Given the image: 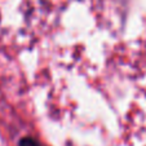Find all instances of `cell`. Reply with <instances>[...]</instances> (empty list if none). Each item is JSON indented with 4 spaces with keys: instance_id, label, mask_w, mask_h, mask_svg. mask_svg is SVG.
<instances>
[{
    "instance_id": "cell-1",
    "label": "cell",
    "mask_w": 146,
    "mask_h": 146,
    "mask_svg": "<svg viewBox=\"0 0 146 146\" xmlns=\"http://www.w3.org/2000/svg\"><path fill=\"white\" fill-rule=\"evenodd\" d=\"M19 146H39L36 141H34L33 138H23L19 143Z\"/></svg>"
}]
</instances>
